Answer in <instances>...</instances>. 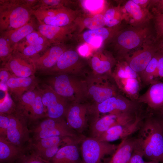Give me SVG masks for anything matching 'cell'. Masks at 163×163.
Returning a JSON list of instances; mask_svg holds the SVG:
<instances>
[{
  "label": "cell",
  "instance_id": "obj_1",
  "mask_svg": "<svg viewBox=\"0 0 163 163\" xmlns=\"http://www.w3.org/2000/svg\"><path fill=\"white\" fill-rule=\"evenodd\" d=\"M149 21L136 26H131L119 30L108 43L120 60L125 59L129 52L155 38Z\"/></svg>",
  "mask_w": 163,
  "mask_h": 163
},
{
  "label": "cell",
  "instance_id": "obj_2",
  "mask_svg": "<svg viewBox=\"0 0 163 163\" xmlns=\"http://www.w3.org/2000/svg\"><path fill=\"white\" fill-rule=\"evenodd\" d=\"M32 16L30 0H0V33L23 26Z\"/></svg>",
  "mask_w": 163,
  "mask_h": 163
},
{
  "label": "cell",
  "instance_id": "obj_3",
  "mask_svg": "<svg viewBox=\"0 0 163 163\" xmlns=\"http://www.w3.org/2000/svg\"><path fill=\"white\" fill-rule=\"evenodd\" d=\"M139 130L138 139L144 157L163 163V131L159 120L149 119Z\"/></svg>",
  "mask_w": 163,
  "mask_h": 163
},
{
  "label": "cell",
  "instance_id": "obj_4",
  "mask_svg": "<svg viewBox=\"0 0 163 163\" xmlns=\"http://www.w3.org/2000/svg\"><path fill=\"white\" fill-rule=\"evenodd\" d=\"M74 75L66 74L52 75L47 78L46 83L68 101L80 103L87 97L86 85L84 80Z\"/></svg>",
  "mask_w": 163,
  "mask_h": 163
},
{
  "label": "cell",
  "instance_id": "obj_5",
  "mask_svg": "<svg viewBox=\"0 0 163 163\" xmlns=\"http://www.w3.org/2000/svg\"><path fill=\"white\" fill-rule=\"evenodd\" d=\"M36 123L30 129V134L32 135L31 140L52 136L79 137L84 136L72 129L64 118L46 117Z\"/></svg>",
  "mask_w": 163,
  "mask_h": 163
},
{
  "label": "cell",
  "instance_id": "obj_6",
  "mask_svg": "<svg viewBox=\"0 0 163 163\" xmlns=\"http://www.w3.org/2000/svg\"><path fill=\"white\" fill-rule=\"evenodd\" d=\"M79 144L82 163H101L104 156L113 155L118 146L95 138L85 136Z\"/></svg>",
  "mask_w": 163,
  "mask_h": 163
},
{
  "label": "cell",
  "instance_id": "obj_7",
  "mask_svg": "<svg viewBox=\"0 0 163 163\" xmlns=\"http://www.w3.org/2000/svg\"><path fill=\"white\" fill-rule=\"evenodd\" d=\"M108 76L97 75L91 72L84 80L87 97L91 98L96 104L117 95L116 87L110 82Z\"/></svg>",
  "mask_w": 163,
  "mask_h": 163
},
{
  "label": "cell",
  "instance_id": "obj_8",
  "mask_svg": "<svg viewBox=\"0 0 163 163\" xmlns=\"http://www.w3.org/2000/svg\"><path fill=\"white\" fill-rule=\"evenodd\" d=\"M80 14L79 11L67 7H43L37 11V21L40 23L46 25L64 26L73 23Z\"/></svg>",
  "mask_w": 163,
  "mask_h": 163
},
{
  "label": "cell",
  "instance_id": "obj_9",
  "mask_svg": "<svg viewBox=\"0 0 163 163\" xmlns=\"http://www.w3.org/2000/svg\"><path fill=\"white\" fill-rule=\"evenodd\" d=\"M70 47L62 54L55 66L42 72L46 75L66 74L73 75L81 73L86 66L87 60Z\"/></svg>",
  "mask_w": 163,
  "mask_h": 163
},
{
  "label": "cell",
  "instance_id": "obj_10",
  "mask_svg": "<svg viewBox=\"0 0 163 163\" xmlns=\"http://www.w3.org/2000/svg\"><path fill=\"white\" fill-rule=\"evenodd\" d=\"M37 87L41 94L47 117L64 118L69 105L68 101L46 83H43L40 87L38 85Z\"/></svg>",
  "mask_w": 163,
  "mask_h": 163
},
{
  "label": "cell",
  "instance_id": "obj_11",
  "mask_svg": "<svg viewBox=\"0 0 163 163\" xmlns=\"http://www.w3.org/2000/svg\"><path fill=\"white\" fill-rule=\"evenodd\" d=\"M142 46L140 50L125 59L129 66L140 75L161 47L159 41L155 38L148 40Z\"/></svg>",
  "mask_w": 163,
  "mask_h": 163
},
{
  "label": "cell",
  "instance_id": "obj_12",
  "mask_svg": "<svg viewBox=\"0 0 163 163\" xmlns=\"http://www.w3.org/2000/svg\"><path fill=\"white\" fill-rule=\"evenodd\" d=\"M137 115L134 113L114 112L100 118L95 117L89 125V137H96L112 127L134 120Z\"/></svg>",
  "mask_w": 163,
  "mask_h": 163
},
{
  "label": "cell",
  "instance_id": "obj_13",
  "mask_svg": "<svg viewBox=\"0 0 163 163\" xmlns=\"http://www.w3.org/2000/svg\"><path fill=\"white\" fill-rule=\"evenodd\" d=\"M9 116L10 122L6 139L19 146L27 147L25 145L27 143L28 145L31 139L27 120L16 112Z\"/></svg>",
  "mask_w": 163,
  "mask_h": 163
},
{
  "label": "cell",
  "instance_id": "obj_14",
  "mask_svg": "<svg viewBox=\"0 0 163 163\" xmlns=\"http://www.w3.org/2000/svg\"><path fill=\"white\" fill-rule=\"evenodd\" d=\"M37 30L52 45L66 43L74 38L78 32V27L74 22L69 25L61 27L42 24L37 21Z\"/></svg>",
  "mask_w": 163,
  "mask_h": 163
},
{
  "label": "cell",
  "instance_id": "obj_15",
  "mask_svg": "<svg viewBox=\"0 0 163 163\" xmlns=\"http://www.w3.org/2000/svg\"><path fill=\"white\" fill-rule=\"evenodd\" d=\"M2 67L9 71L14 76L26 77L34 75L36 69L32 59L14 49L11 55L4 62Z\"/></svg>",
  "mask_w": 163,
  "mask_h": 163
},
{
  "label": "cell",
  "instance_id": "obj_16",
  "mask_svg": "<svg viewBox=\"0 0 163 163\" xmlns=\"http://www.w3.org/2000/svg\"><path fill=\"white\" fill-rule=\"evenodd\" d=\"M119 25L112 27H104L94 30H88L76 34L74 38L79 40L81 44L87 43L95 50H97L110 41L122 28Z\"/></svg>",
  "mask_w": 163,
  "mask_h": 163
},
{
  "label": "cell",
  "instance_id": "obj_17",
  "mask_svg": "<svg viewBox=\"0 0 163 163\" xmlns=\"http://www.w3.org/2000/svg\"><path fill=\"white\" fill-rule=\"evenodd\" d=\"M91 106L87 104L72 103L69 104L65 117L69 126L77 133L82 134L88 126V113L92 112Z\"/></svg>",
  "mask_w": 163,
  "mask_h": 163
},
{
  "label": "cell",
  "instance_id": "obj_18",
  "mask_svg": "<svg viewBox=\"0 0 163 163\" xmlns=\"http://www.w3.org/2000/svg\"><path fill=\"white\" fill-rule=\"evenodd\" d=\"M52 45L37 30L19 42L14 49L23 55L31 58L44 52Z\"/></svg>",
  "mask_w": 163,
  "mask_h": 163
},
{
  "label": "cell",
  "instance_id": "obj_19",
  "mask_svg": "<svg viewBox=\"0 0 163 163\" xmlns=\"http://www.w3.org/2000/svg\"><path fill=\"white\" fill-rule=\"evenodd\" d=\"M137 103H138L130 101L122 96L117 95L96 104L94 109L95 114L97 115L98 113L114 112L137 114L139 107Z\"/></svg>",
  "mask_w": 163,
  "mask_h": 163
},
{
  "label": "cell",
  "instance_id": "obj_20",
  "mask_svg": "<svg viewBox=\"0 0 163 163\" xmlns=\"http://www.w3.org/2000/svg\"><path fill=\"white\" fill-rule=\"evenodd\" d=\"M70 47L66 43L52 45L42 53L31 58L36 71L42 73L53 68L62 54Z\"/></svg>",
  "mask_w": 163,
  "mask_h": 163
},
{
  "label": "cell",
  "instance_id": "obj_21",
  "mask_svg": "<svg viewBox=\"0 0 163 163\" xmlns=\"http://www.w3.org/2000/svg\"><path fill=\"white\" fill-rule=\"evenodd\" d=\"M142 118L137 115L134 120L112 127L96 138L102 141L109 142L128 137L140 129L143 123Z\"/></svg>",
  "mask_w": 163,
  "mask_h": 163
},
{
  "label": "cell",
  "instance_id": "obj_22",
  "mask_svg": "<svg viewBox=\"0 0 163 163\" xmlns=\"http://www.w3.org/2000/svg\"><path fill=\"white\" fill-rule=\"evenodd\" d=\"M87 59L93 73L99 75H112L111 70L116 64V60L109 52L96 50Z\"/></svg>",
  "mask_w": 163,
  "mask_h": 163
},
{
  "label": "cell",
  "instance_id": "obj_23",
  "mask_svg": "<svg viewBox=\"0 0 163 163\" xmlns=\"http://www.w3.org/2000/svg\"><path fill=\"white\" fill-rule=\"evenodd\" d=\"M39 81L34 75L26 77L14 76L7 83V91L16 102L25 92L34 89Z\"/></svg>",
  "mask_w": 163,
  "mask_h": 163
},
{
  "label": "cell",
  "instance_id": "obj_24",
  "mask_svg": "<svg viewBox=\"0 0 163 163\" xmlns=\"http://www.w3.org/2000/svg\"><path fill=\"white\" fill-rule=\"evenodd\" d=\"M124 18L126 19L131 26L141 24L149 21L153 18L152 13H149L147 8H143L132 0L128 1L122 8Z\"/></svg>",
  "mask_w": 163,
  "mask_h": 163
},
{
  "label": "cell",
  "instance_id": "obj_25",
  "mask_svg": "<svg viewBox=\"0 0 163 163\" xmlns=\"http://www.w3.org/2000/svg\"><path fill=\"white\" fill-rule=\"evenodd\" d=\"M84 137V136L79 137L56 136L31 140L27 147L30 151H34L59 145H65L72 143H80Z\"/></svg>",
  "mask_w": 163,
  "mask_h": 163
},
{
  "label": "cell",
  "instance_id": "obj_26",
  "mask_svg": "<svg viewBox=\"0 0 163 163\" xmlns=\"http://www.w3.org/2000/svg\"><path fill=\"white\" fill-rule=\"evenodd\" d=\"M79 143H72L61 147L49 161L50 163H82Z\"/></svg>",
  "mask_w": 163,
  "mask_h": 163
},
{
  "label": "cell",
  "instance_id": "obj_27",
  "mask_svg": "<svg viewBox=\"0 0 163 163\" xmlns=\"http://www.w3.org/2000/svg\"><path fill=\"white\" fill-rule=\"evenodd\" d=\"M28 150L27 147H21L0 137V163H14Z\"/></svg>",
  "mask_w": 163,
  "mask_h": 163
},
{
  "label": "cell",
  "instance_id": "obj_28",
  "mask_svg": "<svg viewBox=\"0 0 163 163\" xmlns=\"http://www.w3.org/2000/svg\"><path fill=\"white\" fill-rule=\"evenodd\" d=\"M138 103L144 102L154 109H160L163 106V83L154 82L146 92L138 98Z\"/></svg>",
  "mask_w": 163,
  "mask_h": 163
},
{
  "label": "cell",
  "instance_id": "obj_29",
  "mask_svg": "<svg viewBox=\"0 0 163 163\" xmlns=\"http://www.w3.org/2000/svg\"><path fill=\"white\" fill-rule=\"evenodd\" d=\"M138 144V138L127 137L122 140L112 155L110 163H128Z\"/></svg>",
  "mask_w": 163,
  "mask_h": 163
},
{
  "label": "cell",
  "instance_id": "obj_30",
  "mask_svg": "<svg viewBox=\"0 0 163 163\" xmlns=\"http://www.w3.org/2000/svg\"><path fill=\"white\" fill-rule=\"evenodd\" d=\"M104 13L94 15L81 13L74 21L78 28V34L85 28L94 30L104 27L106 20Z\"/></svg>",
  "mask_w": 163,
  "mask_h": 163
},
{
  "label": "cell",
  "instance_id": "obj_31",
  "mask_svg": "<svg viewBox=\"0 0 163 163\" xmlns=\"http://www.w3.org/2000/svg\"><path fill=\"white\" fill-rule=\"evenodd\" d=\"M37 21L33 16L30 20L23 26L16 29L1 33L8 40L14 49L16 45L28 35L37 30Z\"/></svg>",
  "mask_w": 163,
  "mask_h": 163
},
{
  "label": "cell",
  "instance_id": "obj_32",
  "mask_svg": "<svg viewBox=\"0 0 163 163\" xmlns=\"http://www.w3.org/2000/svg\"><path fill=\"white\" fill-rule=\"evenodd\" d=\"M37 93L36 87L24 93L16 103V112L25 117L28 122Z\"/></svg>",
  "mask_w": 163,
  "mask_h": 163
},
{
  "label": "cell",
  "instance_id": "obj_33",
  "mask_svg": "<svg viewBox=\"0 0 163 163\" xmlns=\"http://www.w3.org/2000/svg\"><path fill=\"white\" fill-rule=\"evenodd\" d=\"M112 76L117 85L129 78H139V75L129 66L126 61L119 62L112 74Z\"/></svg>",
  "mask_w": 163,
  "mask_h": 163
},
{
  "label": "cell",
  "instance_id": "obj_34",
  "mask_svg": "<svg viewBox=\"0 0 163 163\" xmlns=\"http://www.w3.org/2000/svg\"><path fill=\"white\" fill-rule=\"evenodd\" d=\"M163 52L159 50L150 61L144 71L140 75L142 81L147 84H151L153 79L157 77V67L159 58Z\"/></svg>",
  "mask_w": 163,
  "mask_h": 163
},
{
  "label": "cell",
  "instance_id": "obj_35",
  "mask_svg": "<svg viewBox=\"0 0 163 163\" xmlns=\"http://www.w3.org/2000/svg\"><path fill=\"white\" fill-rule=\"evenodd\" d=\"M117 85L132 101L138 99L140 88L139 78H129Z\"/></svg>",
  "mask_w": 163,
  "mask_h": 163
},
{
  "label": "cell",
  "instance_id": "obj_36",
  "mask_svg": "<svg viewBox=\"0 0 163 163\" xmlns=\"http://www.w3.org/2000/svg\"><path fill=\"white\" fill-rule=\"evenodd\" d=\"M37 86V95L30 114L28 124L37 122V120L40 119L47 117L46 110L42 102L41 94Z\"/></svg>",
  "mask_w": 163,
  "mask_h": 163
},
{
  "label": "cell",
  "instance_id": "obj_37",
  "mask_svg": "<svg viewBox=\"0 0 163 163\" xmlns=\"http://www.w3.org/2000/svg\"><path fill=\"white\" fill-rule=\"evenodd\" d=\"M104 14L106 20V26L109 27L120 25L121 21L124 18L122 8L119 6L107 9Z\"/></svg>",
  "mask_w": 163,
  "mask_h": 163
},
{
  "label": "cell",
  "instance_id": "obj_38",
  "mask_svg": "<svg viewBox=\"0 0 163 163\" xmlns=\"http://www.w3.org/2000/svg\"><path fill=\"white\" fill-rule=\"evenodd\" d=\"M79 2L85 13L96 14L104 13L106 5V1L104 0H83Z\"/></svg>",
  "mask_w": 163,
  "mask_h": 163
},
{
  "label": "cell",
  "instance_id": "obj_39",
  "mask_svg": "<svg viewBox=\"0 0 163 163\" xmlns=\"http://www.w3.org/2000/svg\"><path fill=\"white\" fill-rule=\"evenodd\" d=\"M8 91L0 101V114L9 115L16 112V103Z\"/></svg>",
  "mask_w": 163,
  "mask_h": 163
},
{
  "label": "cell",
  "instance_id": "obj_40",
  "mask_svg": "<svg viewBox=\"0 0 163 163\" xmlns=\"http://www.w3.org/2000/svg\"><path fill=\"white\" fill-rule=\"evenodd\" d=\"M72 3L69 0H37L31 8L34 10L41 7H50L57 8L62 7H67L69 5Z\"/></svg>",
  "mask_w": 163,
  "mask_h": 163
},
{
  "label": "cell",
  "instance_id": "obj_41",
  "mask_svg": "<svg viewBox=\"0 0 163 163\" xmlns=\"http://www.w3.org/2000/svg\"><path fill=\"white\" fill-rule=\"evenodd\" d=\"M14 49L7 38L2 34L0 36V60L4 62L12 54Z\"/></svg>",
  "mask_w": 163,
  "mask_h": 163
},
{
  "label": "cell",
  "instance_id": "obj_42",
  "mask_svg": "<svg viewBox=\"0 0 163 163\" xmlns=\"http://www.w3.org/2000/svg\"><path fill=\"white\" fill-rule=\"evenodd\" d=\"M152 11L156 39L158 40L163 37V14L153 8Z\"/></svg>",
  "mask_w": 163,
  "mask_h": 163
},
{
  "label": "cell",
  "instance_id": "obj_43",
  "mask_svg": "<svg viewBox=\"0 0 163 163\" xmlns=\"http://www.w3.org/2000/svg\"><path fill=\"white\" fill-rule=\"evenodd\" d=\"M64 145H59L34 151H30L43 159L49 161L56 154L60 148Z\"/></svg>",
  "mask_w": 163,
  "mask_h": 163
},
{
  "label": "cell",
  "instance_id": "obj_44",
  "mask_svg": "<svg viewBox=\"0 0 163 163\" xmlns=\"http://www.w3.org/2000/svg\"><path fill=\"white\" fill-rule=\"evenodd\" d=\"M26 154L21 156L17 161V163H50L40 158L33 153Z\"/></svg>",
  "mask_w": 163,
  "mask_h": 163
},
{
  "label": "cell",
  "instance_id": "obj_45",
  "mask_svg": "<svg viewBox=\"0 0 163 163\" xmlns=\"http://www.w3.org/2000/svg\"><path fill=\"white\" fill-rule=\"evenodd\" d=\"M14 76L6 69L1 67L0 69V83L1 90H7V83L9 79Z\"/></svg>",
  "mask_w": 163,
  "mask_h": 163
},
{
  "label": "cell",
  "instance_id": "obj_46",
  "mask_svg": "<svg viewBox=\"0 0 163 163\" xmlns=\"http://www.w3.org/2000/svg\"><path fill=\"white\" fill-rule=\"evenodd\" d=\"M10 122L9 115L0 114V137L6 139Z\"/></svg>",
  "mask_w": 163,
  "mask_h": 163
},
{
  "label": "cell",
  "instance_id": "obj_47",
  "mask_svg": "<svg viewBox=\"0 0 163 163\" xmlns=\"http://www.w3.org/2000/svg\"><path fill=\"white\" fill-rule=\"evenodd\" d=\"M138 145L134 150L128 163H145L144 155L138 140Z\"/></svg>",
  "mask_w": 163,
  "mask_h": 163
},
{
  "label": "cell",
  "instance_id": "obj_48",
  "mask_svg": "<svg viewBox=\"0 0 163 163\" xmlns=\"http://www.w3.org/2000/svg\"><path fill=\"white\" fill-rule=\"evenodd\" d=\"M76 50L82 56L88 58L95 50L89 45L84 43H81Z\"/></svg>",
  "mask_w": 163,
  "mask_h": 163
},
{
  "label": "cell",
  "instance_id": "obj_49",
  "mask_svg": "<svg viewBox=\"0 0 163 163\" xmlns=\"http://www.w3.org/2000/svg\"><path fill=\"white\" fill-rule=\"evenodd\" d=\"M150 6H153L158 12L163 14V0H152Z\"/></svg>",
  "mask_w": 163,
  "mask_h": 163
},
{
  "label": "cell",
  "instance_id": "obj_50",
  "mask_svg": "<svg viewBox=\"0 0 163 163\" xmlns=\"http://www.w3.org/2000/svg\"><path fill=\"white\" fill-rule=\"evenodd\" d=\"M157 75V77H163V53L161 55L158 59Z\"/></svg>",
  "mask_w": 163,
  "mask_h": 163
},
{
  "label": "cell",
  "instance_id": "obj_51",
  "mask_svg": "<svg viewBox=\"0 0 163 163\" xmlns=\"http://www.w3.org/2000/svg\"><path fill=\"white\" fill-rule=\"evenodd\" d=\"M133 1L143 8H146V6L150 5L152 0H132Z\"/></svg>",
  "mask_w": 163,
  "mask_h": 163
},
{
  "label": "cell",
  "instance_id": "obj_52",
  "mask_svg": "<svg viewBox=\"0 0 163 163\" xmlns=\"http://www.w3.org/2000/svg\"><path fill=\"white\" fill-rule=\"evenodd\" d=\"M159 121L161 125L162 128L163 129V119H161L160 120H159Z\"/></svg>",
  "mask_w": 163,
  "mask_h": 163
},
{
  "label": "cell",
  "instance_id": "obj_53",
  "mask_svg": "<svg viewBox=\"0 0 163 163\" xmlns=\"http://www.w3.org/2000/svg\"><path fill=\"white\" fill-rule=\"evenodd\" d=\"M158 163L159 162L156 161H151L149 162H145V163Z\"/></svg>",
  "mask_w": 163,
  "mask_h": 163
},
{
  "label": "cell",
  "instance_id": "obj_54",
  "mask_svg": "<svg viewBox=\"0 0 163 163\" xmlns=\"http://www.w3.org/2000/svg\"><path fill=\"white\" fill-rule=\"evenodd\" d=\"M159 40H160L162 44V46L163 47V37L159 39Z\"/></svg>",
  "mask_w": 163,
  "mask_h": 163
},
{
  "label": "cell",
  "instance_id": "obj_55",
  "mask_svg": "<svg viewBox=\"0 0 163 163\" xmlns=\"http://www.w3.org/2000/svg\"><path fill=\"white\" fill-rule=\"evenodd\" d=\"M160 110L161 112L163 113V106L160 109Z\"/></svg>",
  "mask_w": 163,
  "mask_h": 163
},
{
  "label": "cell",
  "instance_id": "obj_56",
  "mask_svg": "<svg viewBox=\"0 0 163 163\" xmlns=\"http://www.w3.org/2000/svg\"><path fill=\"white\" fill-rule=\"evenodd\" d=\"M108 163H110L109 162Z\"/></svg>",
  "mask_w": 163,
  "mask_h": 163
}]
</instances>
